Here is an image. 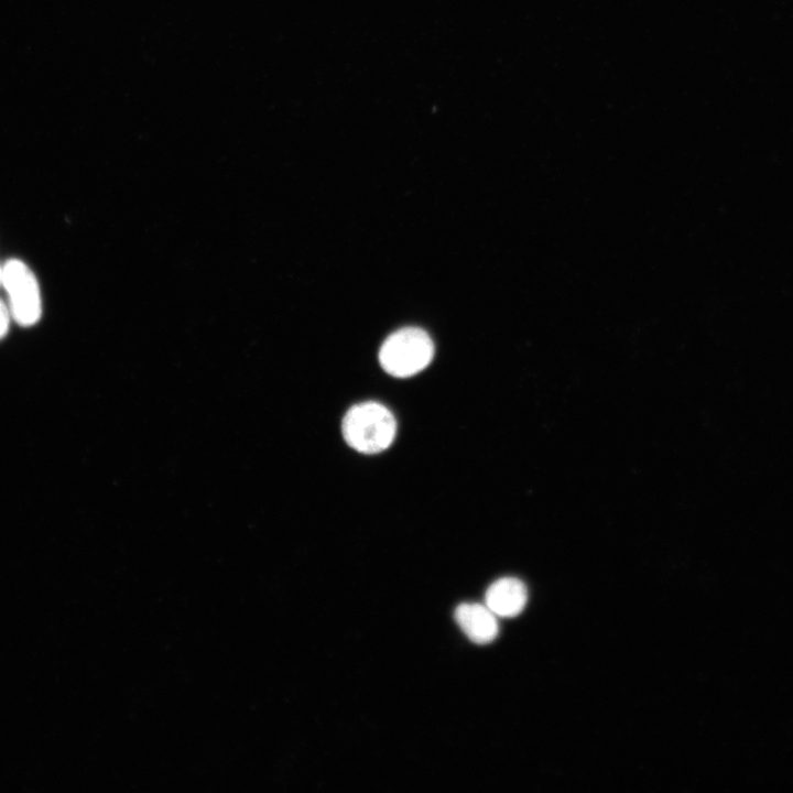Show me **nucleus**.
<instances>
[{
  "label": "nucleus",
  "mask_w": 793,
  "mask_h": 793,
  "mask_svg": "<svg viewBox=\"0 0 793 793\" xmlns=\"http://www.w3.org/2000/svg\"><path fill=\"white\" fill-rule=\"evenodd\" d=\"M528 601L525 585L514 577H502L493 582L485 595V605L497 616H518Z\"/></svg>",
  "instance_id": "obj_5"
},
{
  "label": "nucleus",
  "mask_w": 793,
  "mask_h": 793,
  "mask_svg": "<svg viewBox=\"0 0 793 793\" xmlns=\"http://www.w3.org/2000/svg\"><path fill=\"white\" fill-rule=\"evenodd\" d=\"M1 284L9 295L10 314L22 326L35 324L42 312L40 287L30 268L11 259L2 267Z\"/></svg>",
  "instance_id": "obj_3"
},
{
  "label": "nucleus",
  "mask_w": 793,
  "mask_h": 793,
  "mask_svg": "<svg viewBox=\"0 0 793 793\" xmlns=\"http://www.w3.org/2000/svg\"><path fill=\"white\" fill-rule=\"evenodd\" d=\"M343 436L359 453L377 454L387 449L397 433L391 411L378 402H362L351 406L343 420Z\"/></svg>",
  "instance_id": "obj_1"
},
{
  "label": "nucleus",
  "mask_w": 793,
  "mask_h": 793,
  "mask_svg": "<svg viewBox=\"0 0 793 793\" xmlns=\"http://www.w3.org/2000/svg\"><path fill=\"white\" fill-rule=\"evenodd\" d=\"M1 279H2V267H0V285H1Z\"/></svg>",
  "instance_id": "obj_7"
},
{
  "label": "nucleus",
  "mask_w": 793,
  "mask_h": 793,
  "mask_svg": "<svg viewBox=\"0 0 793 793\" xmlns=\"http://www.w3.org/2000/svg\"><path fill=\"white\" fill-rule=\"evenodd\" d=\"M10 309L0 300V339L7 334L10 321Z\"/></svg>",
  "instance_id": "obj_6"
},
{
  "label": "nucleus",
  "mask_w": 793,
  "mask_h": 793,
  "mask_svg": "<svg viewBox=\"0 0 793 793\" xmlns=\"http://www.w3.org/2000/svg\"><path fill=\"white\" fill-rule=\"evenodd\" d=\"M434 356L428 334L419 327H404L391 334L381 345L379 361L392 377L408 378L425 369Z\"/></svg>",
  "instance_id": "obj_2"
},
{
  "label": "nucleus",
  "mask_w": 793,
  "mask_h": 793,
  "mask_svg": "<svg viewBox=\"0 0 793 793\" xmlns=\"http://www.w3.org/2000/svg\"><path fill=\"white\" fill-rule=\"evenodd\" d=\"M454 617L463 632L475 643H489L499 633L497 616L486 605L460 604L455 609Z\"/></svg>",
  "instance_id": "obj_4"
}]
</instances>
